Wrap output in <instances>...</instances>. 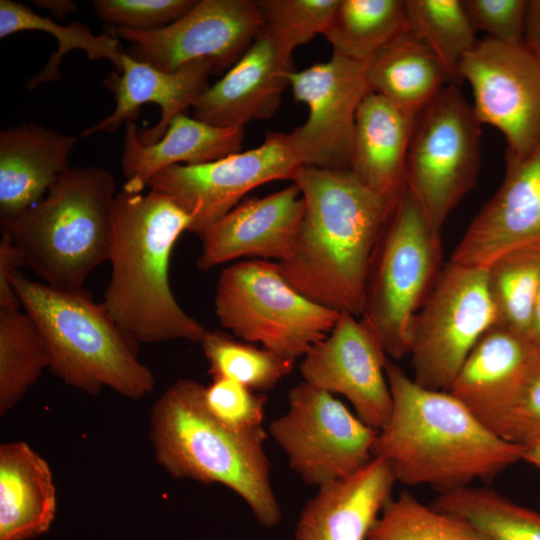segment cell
Returning <instances> with one entry per match:
<instances>
[{
    "label": "cell",
    "mask_w": 540,
    "mask_h": 540,
    "mask_svg": "<svg viewBox=\"0 0 540 540\" xmlns=\"http://www.w3.org/2000/svg\"><path fill=\"white\" fill-rule=\"evenodd\" d=\"M293 182L305 209L279 270L311 301L360 318L369 262L398 200L369 189L351 170L304 166Z\"/></svg>",
    "instance_id": "obj_1"
},
{
    "label": "cell",
    "mask_w": 540,
    "mask_h": 540,
    "mask_svg": "<svg viewBox=\"0 0 540 540\" xmlns=\"http://www.w3.org/2000/svg\"><path fill=\"white\" fill-rule=\"evenodd\" d=\"M385 373L392 409L372 456L391 468L396 482L444 492L522 461L523 445L492 432L449 391L421 386L389 358Z\"/></svg>",
    "instance_id": "obj_2"
},
{
    "label": "cell",
    "mask_w": 540,
    "mask_h": 540,
    "mask_svg": "<svg viewBox=\"0 0 540 540\" xmlns=\"http://www.w3.org/2000/svg\"><path fill=\"white\" fill-rule=\"evenodd\" d=\"M191 217L169 198L119 192L113 208L104 301L116 325L136 344L201 342L206 328L178 304L170 287L173 247Z\"/></svg>",
    "instance_id": "obj_3"
},
{
    "label": "cell",
    "mask_w": 540,
    "mask_h": 540,
    "mask_svg": "<svg viewBox=\"0 0 540 540\" xmlns=\"http://www.w3.org/2000/svg\"><path fill=\"white\" fill-rule=\"evenodd\" d=\"M204 385L191 379L172 383L151 409L150 439L156 462L173 478L218 483L248 505L266 528L282 516L271 483L262 428L237 430L207 410Z\"/></svg>",
    "instance_id": "obj_4"
},
{
    "label": "cell",
    "mask_w": 540,
    "mask_h": 540,
    "mask_svg": "<svg viewBox=\"0 0 540 540\" xmlns=\"http://www.w3.org/2000/svg\"><path fill=\"white\" fill-rule=\"evenodd\" d=\"M21 308L44 339L49 369L67 385L90 395L110 388L138 400L155 386L152 371L137 356L136 343L84 291L55 289L41 281L13 277Z\"/></svg>",
    "instance_id": "obj_5"
},
{
    "label": "cell",
    "mask_w": 540,
    "mask_h": 540,
    "mask_svg": "<svg viewBox=\"0 0 540 540\" xmlns=\"http://www.w3.org/2000/svg\"><path fill=\"white\" fill-rule=\"evenodd\" d=\"M116 190L110 171L71 167L40 202L1 232L43 283L82 292L89 275L108 261Z\"/></svg>",
    "instance_id": "obj_6"
},
{
    "label": "cell",
    "mask_w": 540,
    "mask_h": 540,
    "mask_svg": "<svg viewBox=\"0 0 540 540\" xmlns=\"http://www.w3.org/2000/svg\"><path fill=\"white\" fill-rule=\"evenodd\" d=\"M441 231L406 187L373 250L361 322L387 357L409 355V329L442 272Z\"/></svg>",
    "instance_id": "obj_7"
},
{
    "label": "cell",
    "mask_w": 540,
    "mask_h": 540,
    "mask_svg": "<svg viewBox=\"0 0 540 540\" xmlns=\"http://www.w3.org/2000/svg\"><path fill=\"white\" fill-rule=\"evenodd\" d=\"M214 311L219 323L242 341L260 343L294 361L322 341L341 314L296 291L276 262L258 259L222 270Z\"/></svg>",
    "instance_id": "obj_8"
},
{
    "label": "cell",
    "mask_w": 540,
    "mask_h": 540,
    "mask_svg": "<svg viewBox=\"0 0 540 540\" xmlns=\"http://www.w3.org/2000/svg\"><path fill=\"white\" fill-rule=\"evenodd\" d=\"M495 323L487 268L450 261L410 325L413 380L448 391L470 352Z\"/></svg>",
    "instance_id": "obj_9"
},
{
    "label": "cell",
    "mask_w": 540,
    "mask_h": 540,
    "mask_svg": "<svg viewBox=\"0 0 540 540\" xmlns=\"http://www.w3.org/2000/svg\"><path fill=\"white\" fill-rule=\"evenodd\" d=\"M480 144L481 123L456 85L445 86L417 116L406 158V187L440 231L475 185Z\"/></svg>",
    "instance_id": "obj_10"
},
{
    "label": "cell",
    "mask_w": 540,
    "mask_h": 540,
    "mask_svg": "<svg viewBox=\"0 0 540 540\" xmlns=\"http://www.w3.org/2000/svg\"><path fill=\"white\" fill-rule=\"evenodd\" d=\"M377 431L333 394L304 381L288 395V409L269 434L303 482L323 486L349 477L373 459Z\"/></svg>",
    "instance_id": "obj_11"
},
{
    "label": "cell",
    "mask_w": 540,
    "mask_h": 540,
    "mask_svg": "<svg viewBox=\"0 0 540 540\" xmlns=\"http://www.w3.org/2000/svg\"><path fill=\"white\" fill-rule=\"evenodd\" d=\"M304 167L289 134L268 132L261 145L203 164H178L148 183L176 203L192 220L199 237L251 190L275 180H292Z\"/></svg>",
    "instance_id": "obj_12"
},
{
    "label": "cell",
    "mask_w": 540,
    "mask_h": 540,
    "mask_svg": "<svg viewBox=\"0 0 540 540\" xmlns=\"http://www.w3.org/2000/svg\"><path fill=\"white\" fill-rule=\"evenodd\" d=\"M460 79L472 89L481 125L504 136L506 165L529 156L540 142V60L524 43L485 37L464 57Z\"/></svg>",
    "instance_id": "obj_13"
},
{
    "label": "cell",
    "mask_w": 540,
    "mask_h": 540,
    "mask_svg": "<svg viewBox=\"0 0 540 540\" xmlns=\"http://www.w3.org/2000/svg\"><path fill=\"white\" fill-rule=\"evenodd\" d=\"M262 27L256 0H198L178 20L161 29L107 32L131 43L127 54L166 72L195 61L214 70L231 67L252 45Z\"/></svg>",
    "instance_id": "obj_14"
},
{
    "label": "cell",
    "mask_w": 540,
    "mask_h": 540,
    "mask_svg": "<svg viewBox=\"0 0 540 540\" xmlns=\"http://www.w3.org/2000/svg\"><path fill=\"white\" fill-rule=\"evenodd\" d=\"M294 98L308 107L305 123L288 133L304 166L350 170L359 105L371 92L365 64L338 55L289 76Z\"/></svg>",
    "instance_id": "obj_15"
},
{
    "label": "cell",
    "mask_w": 540,
    "mask_h": 540,
    "mask_svg": "<svg viewBox=\"0 0 540 540\" xmlns=\"http://www.w3.org/2000/svg\"><path fill=\"white\" fill-rule=\"evenodd\" d=\"M302 358L304 382L344 396L375 430L387 423L392 409L385 373L388 357L359 318L341 313L332 331Z\"/></svg>",
    "instance_id": "obj_16"
},
{
    "label": "cell",
    "mask_w": 540,
    "mask_h": 540,
    "mask_svg": "<svg viewBox=\"0 0 540 540\" xmlns=\"http://www.w3.org/2000/svg\"><path fill=\"white\" fill-rule=\"evenodd\" d=\"M540 245V142L506 165L503 182L463 234L450 261L487 268L502 254Z\"/></svg>",
    "instance_id": "obj_17"
},
{
    "label": "cell",
    "mask_w": 540,
    "mask_h": 540,
    "mask_svg": "<svg viewBox=\"0 0 540 540\" xmlns=\"http://www.w3.org/2000/svg\"><path fill=\"white\" fill-rule=\"evenodd\" d=\"M305 204L296 183L242 200L200 237L197 267L207 271L242 257L285 259L298 235Z\"/></svg>",
    "instance_id": "obj_18"
},
{
    "label": "cell",
    "mask_w": 540,
    "mask_h": 540,
    "mask_svg": "<svg viewBox=\"0 0 540 540\" xmlns=\"http://www.w3.org/2000/svg\"><path fill=\"white\" fill-rule=\"evenodd\" d=\"M208 61H195L173 72H166L137 61L124 52L121 72H111L103 81L115 99L113 112L80 133L81 137L117 131L125 122L136 119L140 107L155 103L161 108L160 118L150 128L138 129V139L144 145L159 141L169 123L188 107H193L209 87L208 77L214 72Z\"/></svg>",
    "instance_id": "obj_19"
},
{
    "label": "cell",
    "mask_w": 540,
    "mask_h": 540,
    "mask_svg": "<svg viewBox=\"0 0 540 540\" xmlns=\"http://www.w3.org/2000/svg\"><path fill=\"white\" fill-rule=\"evenodd\" d=\"M294 71L292 58L259 33L227 73L200 95L192 107L193 117L218 127H245L269 119Z\"/></svg>",
    "instance_id": "obj_20"
},
{
    "label": "cell",
    "mask_w": 540,
    "mask_h": 540,
    "mask_svg": "<svg viewBox=\"0 0 540 540\" xmlns=\"http://www.w3.org/2000/svg\"><path fill=\"white\" fill-rule=\"evenodd\" d=\"M537 353L524 336L494 325L470 352L448 391L498 435Z\"/></svg>",
    "instance_id": "obj_21"
},
{
    "label": "cell",
    "mask_w": 540,
    "mask_h": 540,
    "mask_svg": "<svg viewBox=\"0 0 540 540\" xmlns=\"http://www.w3.org/2000/svg\"><path fill=\"white\" fill-rule=\"evenodd\" d=\"M76 136L34 123L0 132V225L40 202L70 167Z\"/></svg>",
    "instance_id": "obj_22"
},
{
    "label": "cell",
    "mask_w": 540,
    "mask_h": 540,
    "mask_svg": "<svg viewBox=\"0 0 540 540\" xmlns=\"http://www.w3.org/2000/svg\"><path fill=\"white\" fill-rule=\"evenodd\" d=\"M395 483L391 468L373 457L353 475L318 487L300 512L295 540H368Z\"/></svg>",
    "instance_id": "obj_23"
},
{
    "label": "cell",
    "mask_w": 540,
    "mask_h": 540,
    "mask_svg": "<svg viewBox=\"0 0 540 540\" xmlns=\"http://www.w3.org/2000/svg\"><path fill=\"white\" fill-rule=\"evenodd\" d=\"M243 137L244 127H218L181 113L172 119L159 141L144 145L138 139L137 126L127 122L121 159L126 179L122 190L142 193L149 181L168 167L203 164L240 152Z\"/></svg>",
    "instance_id": "obj_24"
},
{
    "label": "cell",
    "mask_w": 540,
    "mask_h": 540,
    "mask_svg": "<svg viewBox=\"0 0 540 540\" xmlns=\"http://www.w3.org/2000/svg\"><path fill=\"white\" fill-rule=\"evenodd\" d=\"M416 119L374 92L357 110L350 170L369 189L393 201L406 188V158Z\"/></svg>",
    "instance_id": "obj_25"
},
{
    "label": "cell",
    "mask_w": 540,
    "mask_h": 540,
    "mask_svg": "<svg viewBox=\"0 0 540 540\" xmlns=\"http://www.w3.org/2000/svg\"><path fill=\"white\" fill-rule=\"evenodd\" d=\"M56 488L47 461L26 442L0 445V540L46 533L56 515Z\"/></svg>",
    "instance_id": "obj_26"
},
{
    "label": "cell",
    "mask_w": 540,
    "mask_h": 540,
    "mask_svg": "<svg viewBox=\"0 0 540 540\" xmlns=\"http://www.w3.org/2000/svg\"><path fill=\"white\" fill-rule=\"evenodd\" d=\"M371 92L417 117L442 91L449 77L436 56L407 30L365 64Z\"/></svg>",
    "instance_id": "obj_27"
},
{
    "label": "cell",
    "mask_w": 540,
    "mask_h": 540,
    "mask_svg": "<svg viewBox=\"0 0 540 540\" xmlns=\"http://www.w3.org/2000/svg\"><path fill=\"white\" fill-rule=\"evenodd\" d=\"M25 30L47 32L55 36L58 49L51 54L44 68L27 82V88L33 90L39 85L53 80H60V64L65 54L72 50H82L90 61L109 60L121 72L124 51L119 38L105 32L95 35L90 28L80 22L72 21L60 25L52 18L41 16L23 3L13 0L0 1V38Z\"/></svg>",
    "instance_id": "obj_28"
},
{
    "label": "cell",
    "mask_w": 540,
    "mask_h": 540,
    "mask_svg": "<svg viewBox=\"0 0 540 540\" xmlns=\"http://www.w3.org/2000/svg\"><path fill=\"white\" fill-rule=\"evenodd\" d=\"M407 30L405 0H340L324 36L333 54L366 64Z\"/></svg>",
    "instance_id": "obj_29"
},
{
    "label": "cell",
    "mask_w": 540,
    "mask_h": 540,
    "mask_svg": "<svg viewBox=\"0 0 540 540\" xmlns=\"http://www.w3.org/2000/svg\"><path fill=\"white\" fill-rule=\"evenodd\" d=\"M430 505L466 520L493 540H540V512L488 487L439 492Z\"/></svg>",
    "instance_id": "obj_30"
},
{
    "label": "cell",
    "mask_w": 540,
    "mask_h": 540,
    "mask_svg": "<svg viewBox=\"0 0 540 540\" xmlns=\"http://www.w3.org/2000/svg\"><path fill=\"white\" fill-rule=\"evenodd\" d=\"M46 368V345L33 319L20 308L0 310L1 416L23 399Z\"/></svg>",
    "instance_id": "obj_31"
},
{
    "label": "cell",
    "mask_w": 540,
    "mask_h": 540,
    "mask_svg": "<svg viewBox=\"0 0 540 540\" xmlns=\"http://www.w3.org/2000/svg\"><path fill=\"white\" fill-rule=\"evenodd\" d=\"M496 326L525 337L540 293V245L510 250L487 267Z\"/></svg>",
    "instance_id": "obj_32"
},
{
    "label": "cell",
    "mask_w": 540,
    "mask_h": 540,
    "mask_svg": "<svg viewBox=\"0 0 540 540\" xmlns=\"http://www.w3.org/2000/svg\"><path fill=\"white\" fill-rule=\"evenodd\" d=\"M408 29L443 65L450 81L477 40L462 0H405Z\"/></svg>",
    "instance_id": "obj_33"
},
{
    "label": "cell",
    "mask_w": 540,
    "mask_h": 540,
    "mask_svg": "<svg viewBox=\"0 0 540 540\" xmlns=\"http://www.w3.org/2000/svg\"><path fill=\"white\" fill-rule=\"evenodd\" d=\"M368 540H493L466 520L403 492L390 498Z\"/></svg>",
    "instance_id": "obj_34"
},
{
    "label": "cell",
    "mask_w": 540,
    "mask_h": 540,
    "mask_svg": "<svg viewBox=\"0 0 540 540\" xmlns=\"http://www.w3.org/2000/svg\"><path fill=\"white\" fill-rule=\"evenodd\" d=\"M200 343L212 379H230L256 392L273 389L294 368V360L220 331H207Z\"/></svg>",
    "instance_id": "obj_35"
},
{
    "label": "cell",
    "mask_w": 540,
    "mask_h": 540,
    "mask_svg": "<svg viewBox=\"0 0 540 540\" xmlns=\"http://www.w3.org/2000/svg\"><path fill=\"white\" fill-rule=\"evenodd\" d=\"M340 0H256L260 33L287 57L317 34H325Z\"/></svg>",
    "instance_id": "obj_36"
},
{
    "label": "cell",
    "mask_w": 540,
    "mask_h": 540,
    "mask_svg": "<svg viewBox=\"0 0 540 540\" xmlns=\"http://www.w3.org/2000/svg\"><path fill=\"white\" fill-rule=\"evenodd\" d=\"M195 0H93L99 19L113 27L152 31L183 16Z\"/></svg>",
    "instance_id": "obj_37"
},
{
    "label": "cell",
    "mask_w": 540,
    "mask_h": 540,
    "mask_svg": "<svg viewBox=\"0 0 540 540\" xmlns=\"http://www.w3.org/2000/svg\"><path fill=\"white\" fill-rule=\"evenodd\" d=\"M207 410L224 425L237 430L262 428L266 396L230 379L214 378L204 386Z\"/></svg>",
    "instance_id": "obj_38"
},
{
    "label": "cell",
    "mask_w": 540,
    "mask_h": 540,
    "mask_svg": "<svg viewBox=\"0 0 540 540\" xmlns=\"http://www.w3.org/2000/svg\"><path fill=\"white\" fill-rule=\"evenodd\" d=\"M474 31L487 38L508 43H523L526 0H462Z\"/></svg>",
    "instance_id": "obj_39"
},
{
    "label": "cell",
    "mask_w": 540,
    "mask_h": 540,
    "mask_svg": "<svg viewBox=\"0 0 540 540\" xmlns=\"http://www.w3.org/2000/svg\"><path fill=\"white\" fill-rule=\"evenodd\" d=\"M498 435L521 445L540 439V352L537 353L521 392L504 419Z\"/></svg>",
    "instance_id": "obj_40"
},
{
    "label": "cell",
    "mask_w": 540,
    "mask_h": 540,
    "mask_svg": "<svg viewBox=\"0 0 540 540\" xmlns=\"http://www.w3.org/2000/svg\"><path fill=\"white\" fill-rule=\"evenodd\" d=\"M25 266L20 250L11 239L2 233L0 241V310L21 308L17 298L13 277Z\"/></svg>",
    "instance_id": "obj_41"
},
{
    "label": "cell",
    "mask_w": 540,
    "mask_h": 540,
    "mask_svg": "<svg viewBox=\"0 0 540 540\" xmlns=\"http://www.w3.org/2000/svg\"><path fill=\"white\" fill-rule=\"evenodd\" d=\"M523 43L540 60V0L527 1Z\"/></svg>",
    "instance_id": "obj_42"
},
{
    "label": "cell",
    "mask_w": 540,
    "mask_h": 540,
    "mask_svg": "<svg viewBox=\"0 0 540 540\" xmlns=\"http://www.w3.org/2000/svg\"><path fill=\"white\" fill-rule=\"evenodd\" d=\"M36 6L48 10L54 17L62 18L75 13L77 4L70 0H34Z\"/></svg>",
    "instance_id": "obj_43"
},
{
    "label": "cell",
    "mask_w": 540,
    "mask_h": 540,
    "mask_svg": "<svg viewBox=\"0 0 540 540\" xmlns=\"http://www.w3.org/2000/svg\"><path fill=\"white\" fill-rule=\"evenodd\" d=\"M525 338L535 350L540 352V293L536 299Z\"/></svg>",
    "instance_id": "obj_44"
},
{
    "label": "cell",
    "mask_w": 540,
    "mask_h": 540,
    "mask_svg": "<svg viewBox=\"0 0 540 540\" xmlns=\"http://www.w3.org/2000/svg\"><path fill=\"white\" fill-rule=\"evenodd\" d=\"M522 461L540 470V439L523 445Z\"/></svg>",
    "instance_id": "obj_45"
}]
</instances>
